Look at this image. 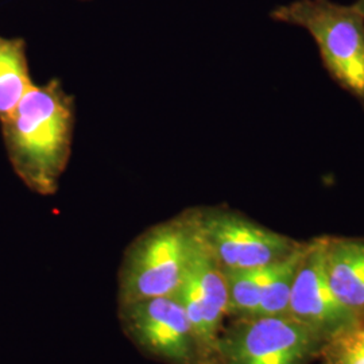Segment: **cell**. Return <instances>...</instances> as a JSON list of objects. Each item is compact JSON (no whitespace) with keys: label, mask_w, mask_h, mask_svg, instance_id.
Instances as JSON below:
<instances>
[{"label":"cell","mask_w":364,"mask_h":364,"mask_svg":"<svg viewBox=\"0 0 364 364\" xmlns=\"http://www.w3.org/2000/svg\"><path fill=\"white\" fill-rule=\"evenodd\" d=\"M75 100L60 80L34 85L0 120L4 147L15 174L41 196L58 191L72 156Z\"/></svg>","instance_id":"obj_1"},{"label":"cell","mask_w":364,"mask_h":364,"mask_svg":"<svg viewBox=\"0 0 364 364\" xmlns=\"http://www.w3.org/2000/svg\"><path fill=\"white\" fill-rule=\"evenodd\" d=\"M196 235L195 208L138 235L117 274V305L156 297H173L181 285Z\"/></svg>","instance_id":"obj_2"},{"label":"cell","mask_w":364,"mask_h":364,"mask_svg":"<svg viewBox=\"0 0 364 364\" xmlns=\"http://www.w3.org/2000/svg\"><path fill=\"white\" fill-rule=\"evenodd\" d=\"M270 18L301 27L314 39L323 66L364 111V14L333 0H293L277 6Z\"/></svg>","instance_id":"obj_3"},{"label":"cell","mask_w":364,"mask_h":364,"mask_svg":"<svg viewBox=\"0 0 364 364\" xmlns=\"http://www.w3.org/2000/svg\"><path fill=\"white\" fill-rule=\"evenodd\" d=\"M324 343L289 314L234 318L221 331L216 364H312Z\"/></svg>","instance_id":"obj_4"},{"label":"cell","mask_w":364,"mask_h":364,"mask_svg":"<svg viewBox=\"0 0 364 364\" xmlns=\"http://www.w3.org/2000/svg\"><path fill=\"white\" fill-rule=\"evenodd\" d=\"M195 212L200 234L224 272L273 264L302 243L224 205L198 207Z\"/></svg>","instance_id":"obj_5"},{"label":"cell","mask_w":364,"mask_h":364,"mask_svg":"<svg viewBox=\"0 0 364 364\" xmlns=\"http://www.w3.org/2000/svg\"><path fill=\"white\" fill-rule=\"evenodd\" d=\"M123 332L144 355L165 364H205L180 301L156 297L119 306Z\"/></svg>","instance_id":"obj_6"},{"label":"cell","mask_w":364,"mask_h":364,"mask_svg":"<svg viewBox=\"0 0 364 364\" xmlns=\"http://www.w3.org/2000/svg\"><path fill=\"white\" fill-rule=\"evenodd\" d=\"M174 297L193 326L204 363L216 364L219 338L228 316V285L223 267L200 234L197 220L189 262Z\"/></svg>","instance_id":"obj_7"},{"label":"cell","mask_w":364,"mask_h":364,"mask_svg":"<svg viewBox=\"0 0 364 364\" xmlns=\"http://www.w3.org/2000/svg\"><path fill=\"white\" fill-rule=\"evenodd\" d=\"M326 236L305 242L289 299L287 314L312 328L324 340L359 318L335 297L326 274Z\"/></svg>","instance_id":"obj_8"},{"label":"cell","mask_w":364,"mask_h":364,"mask_svg":"<svg viewBox=\"0 0 364 364\" xmlns=\"http://www.w3.org/2000/svg\"><path fill=\"white\" fill-rule=\"evenodd\" d=\"M326 274L338 302L364 317V237L326 236Z\"/></svg>","instance_id":"obj_9"},{"label":"cell","mask_w":364,"mask_h":364,"mask_svg":"<svg viewBox=\"0 0 364 364\" xmlns=\"http://www.w3.org/2000/svg\"><path fill=\"white\" fill-rule=\"evenodd\" d=\"M26 48L25 39L0 34V120L36 85L30 75Z\"/></svg>","instance_id":"obj_10"},{"label":"cell","mask_w":364,"mask_h":364,"mask_svg":"<svg viewBox=\"0 0 364 364\" xmlns=\"http://www.w3.org/2000/svg\"><path fill=\"white\" fill-rule=\"evenodd\" d=\"M285 259V258H284ZM278 262L269 266L224 272L228 285V316L232 318L255 317L260 299L269 285Z\"/></svg>","instance_id":"obj_11"},{"label":"cell","mask_w":364,"mask_h":364,"mask_svg":"<svg viewBox=\"0 0 364 364\" xmlns=\"http://www.w3.org/2000/svg\"><path fill=\"white\" fill-rule=\"evenodd\" d=\"M304 246L305 242H302L299 247L296 248L290 255H287L285 259L278 262L274 275L262 296L255 317L287 314L290 293Z\"/></svg>","instance_id":"obj_12"},{"label":"cell","mask_w":364,"mask_h":364,"mask_svg":"<svg viewBox=\"0 0 364 364\" xmlns=\"http://www.w3.org/2000/svg\"><path fill=\"white\" fill-rule=\"evenodd\" d=\"M313 363L364 364V317L328 338Z\"/></svg>","instance_id":"obj_13"},{"label":"cell","mask_w":364,"mask_h":364,"mask_svg":"<svg viewBox=\"0 0 364 364\" xmlns=\"http://www.w3.org/2000/svg\"><path fill=\"white\" fill-rule=\"evenodd\" d=\"M353 4L356 6V9H358L360 13L364 14V0H355Z\"/></svg>","instance_id":"obj_14"},{"label":"cell","mask_w":364,"mask_h":364,"mask_svg":"<svg viewBox=\"0 0 364 364\" xmlns=\"http://www.w3.org/2000/svg\"><path fill=\"white\" fill-rule=\"evenodd\" d=\"M82 1H88V0H82Z\"/></svg>","instance_id":"obj_15"}]
</instances>
